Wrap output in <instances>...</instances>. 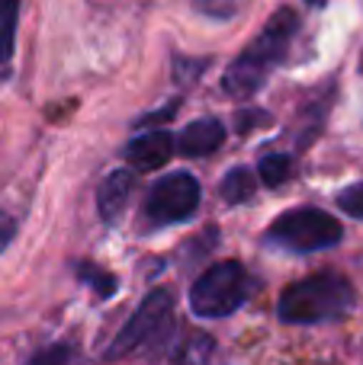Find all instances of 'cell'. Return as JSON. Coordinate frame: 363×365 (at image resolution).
Here are the masks:
<instances>
[{
	"label": "cell",
	"mask_w": 363,
	"mask_h": 365,
	"mask_svg": "<svg viewBox=\"0 0 363 365\" xmlns=\"http://www.w3.org/2000/svg\"><path fill=\"white\" fill-rule=\"evenodd\" d=\"M299 29V16H296L289 6L277 10L267 19V26L261 29V36L248 45V48L238 55V61H232V68L225 71L222 87L225 93H232L235 100H248L257 90L264 87V81L270 77V71L287 58L293 36Z\"/></svg>",
	"instance_id": "1"
},
{
	"label": "cell",
	"mask_w": 363,
	"mask_h": 365,
	"mask_svg": "<svg viewBox=\"0 0 363 365\" xmlns=\"http://www.w3.org/2000/svg\"><path fill=\"white\" fill-rule=\"evenodd\" d=\"M354 304V285L338 272H322L289 285L277 302V314L283 324H325L347 317Z\"/></svg>",
	"instance_id": "2"
},
{
	"label": "cell",
	"mask_w": 363,
	"mask_h": 365,
	"mask_svg": "<svg viewBox=\"0 0 363 365\" xmlns=\"http://www.w3.org/2000/svg\"><path fill=\"white\" fill-rule=\"evenodd\" d=\"M254 279L242 263H216L193 282L190 289V308L197 317L206 321H219V317H232L244 302L251 298Z\"/></svg>",
	"instance_id": "3"
},
{
	"label": "cell",
	"mask_w": 363,
	"mask_h": 365,
	"mask_svg": "<svg viewBox=\"0 0 363 365\" xmlns=\"http://www.w3.org/2000/svg\"><path fill=\"white\" fill-rule=\"evenodd\" d=\"M344 237V227L334 215L322 208H289L267 227V244L287 253H315L328 250Z\"/></svg>",
	"instance_id": "4"
},
{
	"label": "cell",
	"mask_w": 363,
	"mask_h": 365,
	"mask_svg": "<svg viewBox=\"0 0 363 365\" xmlns=\"http://www.w3.org/2000/svg\"><path fill=\"white\" fill-rule=\"evenodd\" d=\"M203 189L193 173H167L148 189L145 202H141V225L145 227H167L187 221L199 208Z\"/></svg>",
	"instance_id": "5"
},
{
	"label": "cell",
	"mask_w": 363,
	"mask_h": 365,
	"mask_svg": "<svg viewBox=\"0 0 363 365\" xmlns=\"http://www.w3.org/2000/svg\"><path fill=\"white\" fill-rule=\"evenodd\" d=\"M171 308H174V302L167 292H151L139 304V311L122 324L119 334L113 336V343L106 349V359H122L129 353H139L148 343H158L161 334L171 327Z\"/></svg>",
	"instance_id": "6"
},
{
	"label": "cell",
	"mask_w": 363,
	"mask_h": 365,
	"mask_svg": "<svg viewBox=\"0 0 363 365\" xmlns=\"http://www.w3.org/2000/svg\"><path fill=\"white\" fill-rule=\"evenodd\" d=\"M177 151V138L167 132H148L141 138L129 141L126 148V160L141 173H151V170H161V167L171 160V154Z\"/></svg>",
	"instance_id": "7"
},
{
	"label": "cell",
	"mask_w": 363,
	"mask_h": 365,
	"mask_svg": "<svg viewBox=\"0 0 363 365\" xmlns=\"http://www.w3.org/2000/svg\"><path fill=\"white\" fill-rule=\"evenodd\" d=\"M225 141V125L219 119H197L177 135V151L184 158H206Z\"/></svg>",
	"instance_id": "8"
},
{
	"label": "cell",
	"mask_w": 363,
	"mask_h": 365,
	"mask_svg": "<svg viewBox=\"0 0 363 365\" xmlns=\"http://www.w3.org/2000/svg\"><path fill=\"white\" fill-rule=\"evenodd\" d=\"M132 189H135V173L132 170H113L106 180L100 182L96 189V208H100V218L103 221H119V215L126 212L129 199H132Z\"/></svg>",
	"instance_id": "9"
},
{
	"label": "cell",
	"mask_w": 363,
	"mask_h": 365,
	"mask_svg": "<svg viewBox=\"0 0 363 365\" xmlns=\"http://www.w3.org/2000/svg\"><path fill=\"white\" fill-rule=\"evenodd\" d=\"M219 192H222V199L229 202V205H244V202L257 192V173L248 170V167H235L232 173H225Z\"/></svg>",
	"instance_id": "10"
},
{
	"label": "cell",
	"mask_w": 363,
	"mask_h": 365,
	"mask_svg": "<svg viewBox=\"0 0 363 365\" xmlns=\"http://www.w3.org/2000/svg\"><path fill=\"white\" fill-rule=\"evenodd\" d=\"M23 0H0V64H6L16 48V23Z\"/></svg>",
	"instance_id": "11"
},
{
	"label": "cell",
	"mask_w": 363,
	"mask_h": 365,
	"mask_svg": "<svg viewBox=\"0 0 363 365\" xmlns=\"http://www.w3.org/2000/svg\"><path fill=\"white\" fill-rule=\"evenodd\" d=\"M289 173H293V160L287 154H267L257 164V177H261L264 186H280V182L289 180Z\"/></svg>",
	"instance_id": "12"
},
{
	"label": "cell",
	"mask_w": 363,
	"mask_h": 365,
	"mask_svg": "<svg viewBox=\"0 0 363 365\" xmlns=\"http://www.w3.org/2000/svg\"><path fill=\"white\" fill-rule=\"evenodd\" d=\"M338 208L344 215H354V218H363V180L347 186L344 192L338 195Z\"/></svg>",
	"instance_id": "13"
},
{
	"label": "cell",
	"mask_w": 363,
	"mask_h": 365,
	"mask_svg": "<svg viewBox=\"0 0 363 365\" xmlns=\"http://www.w3.org/2000/svg\"><path fill=\"white\" fill-rule=\"evenodd\" d=\"M197 6L216 19H229V16H235V13H242L244 0H197Z\"/></svg>",
	"instance_id": "14"
},
{
	"label": "cell",
	"mask_w": 363,
	"mask_h": 365,
	"mask_svg": "<svg viewBox=\"0 0 363 365\" xmlns=\"http://www.w3.org/2000/svg\"><path fill=\"white\" fill-rule=\"evenodd\" d=\"M64 359H68V349H64V346H55V349H45V353H39L29 365H61Z\"/></svg>",
	"instance_id": "15"
},
{
	"label": "cell",
	"mask_w": 363,
	"mask_h": 365,
	"mask_svg": "<svg viewBox=\"0 0 363 365\" xmlns=\"http://www.w3.org/2000/svg\"><path fill=\"white\" fill-rule=\"evenodd\" d=\"M84 276H87L90 282L100 289V295H113V292H116V279L113 276H96V272H87V269H84Z\"/></svg>",
	"instance_id": "16"
},
{
	"label": "cell",
	"mask_w": 363,
	"mask_h": 365,
	"mask_svg": "<svg viewBox=\"0 0 363 365\" xmlns=\"http://www.w3.org/2000/svg\"><path fill=\"white\" fill-rule=\"evenodd\" d=\"M13 231H16V225H13V221H10V218H4V215H0V250H4V247H6V244H10Z\"/></svg>",
	"instance_id": "17"
},
{
	"label": "cell",
	"mask_w": 363,
	"mask_h": 365,
	"mask_svg": "<svg viewBox=\"0 0 363 365\" xmlns=\"http://www.w3.org/2000/svg\"><path fill=\"white\" fill-rule=\"evenodd\" d=\"M306 4H312V6H322V4H325V0H306Z\"/></svg>",
	"instance_id": "18"
}]
</instances>
